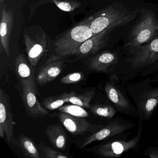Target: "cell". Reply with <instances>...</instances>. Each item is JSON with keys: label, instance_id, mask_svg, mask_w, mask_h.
Segmentation results:
<instances>
[{"label": "cell", "instance_id": "cell-9", "mask_svg": "<svg viewBox=\"0 0 158 158\" xmlns=\"http://www.w3.org/2000/svg\"><path fill=\"white\" fill-rule=\"evenodd\" d=\"M134 125L121 117L112 120L106 126L92 135L85 138L82 147L85 148L91 142L99 141L118 134L124 133L133 128Z\"/></svg>", "mask_w": 158, "mask_h": 158}, {"label": "cell", "instance_id": "cell-28", "mask_svg": "<svg viewBox=\"0 0 158 158\" xmlns=\"http://www.w3.org/2000/svg\"><path fill=\"white\" fill-rule=\"evenodd\" d=\"M145 154L151 158H158V146L150 147L146 151Z\"/></svg>", "mask_w": 158, "mask_h": 158}, {"label": "cell", "instance_id": "cell-22", "mask_svg": "<svg viewBox=\"0 0 158 158\" xmlns=\"http://www.w3.org/2000/svg\"><path fill=\"white\" fill-rule=\"evenodd\" d=\"M65 102H68L65 92L60 95L45 98L42 102L44 107L50 110L59 109Z\"/></svg>", "mask_w": 158, "mask_h": 158}, {"label": "cell", "instance_id": "cell-6", "mask_svg": "<svg viewBox=\"0 0 158 158\" xmlns=\"http://www.w3.org/2000/svg\"><path fill=\"white\" fill-rule=\"evenodd\" d=\"M94 16L90 28L93 36L105 30L125 25L136 17L135 12H123L113 7L103 10Z\"/></svg>", "mask_w": 158, "mask_h": 158}, {"label": "cell", "instance_id": "cell-27", "mask_svg": "<svg viewBox=\"0 0 158 158\" xmlns=\"http://www.w3.org/2000/svg\"><path fill=\"white\" fill-rule=\"evenodd\" d=\"M52 1L59 9L64 11H73L76 9L75 8H77V7H75L74 4L67 2H60L58 0H52Z\"/></svg>", "mask_w": 158, "mask_h": 158}, {"label": "cell", "instance_id": "cell-15", "mask_svg": "<svg viewBox=\"0 0 158 158\" xmlns=\"http://www.w3.org/2000/svg\"><path fill=\"white\" fill-rule=\"evenodd\" d=\"M60 60H48L40 68L36 77L39 85H45L52 82L60 74L64 66V61Z\"/></svg>", "mask_w": 158, "mask_h": 158}, {"label": "cell", "instance_id": "cell-20", "mask_svg": "<svg viewBox=\"0 0 158 158\" xmlns=\"http://www.w3.org/2000/svg\"><path fill=\"white\" fill-rule=\"evenodd\" d=\"M95 93L94 89L82 93H77L74 91L65 92L68 102L85 108L90 107V102L94 97Z\"/></svg>", "mask_w": 158, "mask_h": 158}, {"label": "cell", "instance_id": "cell-1", "mask_svg": "<svg viewBox=\"0 0 158 158\" xmlns=\"http://www.w3.org/2000/svg\"><path fill=\"white\" fill-rule=\"evenodd\" d=\"M158 61V35L129 54L123 61L119 62L112 74L117 76L121 81H128L139 75L147 67Z\"/></svg>", "mask_w": 158, "mask_h": 158}, {"label": "cell", "instance_id": "cell-24", "mask_svg": "<svg viewBox=\"0 0 158 158\" xmlns=\"http://www.w3.org/2000/svg\"><path fill=\"white\" fill-rule=\"evenodd\" d=\"M38 148L42 157L46 158H69V156L60 152L50 147L44 145L40 143L38 146Z\"/></svg>", "mask_w": 158, "mask_h": 158}, {"label": "cell", "instance_id": "cell-16", "mask_svg": "<svg viewBox=\"0 0 158 158\" xmlns=\"http://www.w3.org/2000/svg\"><path fill=\"white\" fill-rule=\"evenodd\" d=\"M14 14L12 10L3 9L2 12L0 26L1 45L8 57H10L9 42L13 24Z\"/></svg>", "mask_w": 158, "mask_h": 158}, {"label": "cell", "instance_id": "cell-10", "mask_svg": "<svg viewBox=\"0 0 158 158\" xmlns=\"http://www.w3.org/2000/svg\"><path fill=\"white\" fill-rule=\"evenodd\" d=\"M58 117L65 128L73 135H83L88 133L94 134L105 127L103 125L91 123L85 117L73 116L62 112L59 113Z\"/></svg>", "mask_w": 158, "mask_h": 158}, {"label": "cell", "instance_id": "cell-19", "mask_svg": "<svg viewBox=\"0 0 158 158\" xmlns=\"http://www.w3.org/2000/svg\"><path fill=\"white\" fill-rule=\"evenodd\" d=\"M14 146L20 148L26 158H40L38 148L36 146L34 141L26 135H20L15 139Z\"/></svg>", "mask_w": 158, "mask_h": 158}, {"label": "cell", "instance_id": "cell-13", "mask_svg": "<svg viewBox=\"0 0 158 158\" xmlns=\"http://www.w3.org/2000/svg\"><path fill=\"white\" fill-rule=\"evenodd\" d=\"M110 30H105L93 36L84 42L71 56H75V60H83L97 54L106 47L108 34Z\"/></svg>", "mask_w": 158, "mask_h": 158}, {"label": "cell", "instance_id": "cell-5", "mask_svg": "<svg viewBox=\"0 0 158 158\" xmlns=\"http://www.w3.org/2000/svg\"><path fill=\"white\" fill-rule=\"evenodd\" d=\"M158 34V20L154 14L148 12L141 17L130 33L127 44L130 54L143 46L144 43L152 40Z\"/></svg>", "mask_w": 158, "mask_h": 158}, {"label": "cell", "instance_id": "cell-11", "mask_svg": "<svg viewBox=\"0 0 158 158\" xmlns=\"http://www.w3.org/2000/svg\"><path fill=\"white\" fill-rule=\"evenodd\" d=\"M120 60V55L117 52L105 51L89 58L86 63L88 69L92 72L110 75Z\"/></svg>", "mask_w": 158, "mask_h": 158}, {"label": "cell", "instance_id": "cell-26", "mask_svg": "<svg viewBox=\"0 0 158 158\" xmlns=\"http://www.w3.org/2000/svg\"><path fill=\"white\" fill-rule=\"evenodd\" d=\"M154 78L153 79L158 81V61L154 64L147 67L144 71L140 74V76H147L149 75H153Z\"/></svg>", "mask_w": 158, "mask_h": 158}, {"label": "cell", "instance_id": "cell-18", "mask_svg": "<svg viewBox=\"0 0 158 158\" xmlns=\"http://www.w3.org/2000/svg\"><path fill=\"white\" fill-rule=\"evenodd\" d=\"M46 133L49 140L55 148L61 150L65 148L67 135L61 126L58 124L48 126L46 128Z\"/></svg>", "mask_w": 158, "mask_h": 158}, {"label": "cell", "instance_id": "cell-17", "mask_svg": "<svg viewBox=\"0 0 158 158\" xmlns=\"http://www.w3.org/2000/svg\"><path fill=\"white\" fill-rule=\"evenodd\" d=\"M15 71L21 83H28L36 89L33 66L28 64L23 54H19L16 57L15 60Z\"/></svg>", "mask_w": 158, "mask_h": 158}, {"label": "cell", "instance_id": "cell-8", "mask_svg": "<svg viewBox=\"0 0 158 158\" xmlns=\"http://www.w3.org/2000/svg\"><path fill=\"white\" fill-rule=\"evenodd\" d=\"M14 121L11 104L10 98L3 89L0 90V136L6 135L9 143L14 147L15 139L14 138Z\"/></svg>", "mask_w": 158, "mask_h": 158}, {"label": "cell", "instance_id": "cell-4", "mask_svg": "<svg viewBox=\"0 0 158 158\" xmlns=\"http://www.w3.org/2000/svg\"><path fill=\"white\" fill-rule=\"evenodd\" d=\"M121 81L116 75H110L104 85L106 97L118 112L138 117L137 109L129 99L127 90L122 86Z\"/></svg>", "mask_w": 158, "mask_h": 158}, {"label": "cell", "instance_id": "cell-25", "mask_svg": "<svg viewBox=\"0 0 158 158\" xmlns=\"http://www.w3.org/2000/svg\"><path fill=\"white\" fill-rule=\"evenodd\" d=\"M84 77V74L82 72H73L70 73L62 77L60 82L62 84L66 85L77 84L82 81Z\"/></svg>", "mask_w": 158, "mask_h": 158}, {"label": "cell", "instance_id": "cell-7", "mask_svg": "<svg viewBox=\"0 0 158 158\" xmlns=\"http://www.w3.org/2000/svg\"><path fill=\"white\" fill-rule=\"evenodd\" d=\"M143 122L139 121L136 135L134 137L128 139L111 140L95 147L91 151L99 157L116 158L129 151L136 150L142 135Z\"/></svg>", "mask_w": 158, "mask_h": 158}, {"label": "cell", "instance_id": "cell-21", "mask_svg": "<svg viewBox=\"0 0 158 158\" xmlns=\"http://www.w3.org/2000/svg\"><path fill=\"white\" fill-rule=\"evenodd\" d=\"M89 109L93 114L107 119H112L118 112L110 101L104 103H96L90 105Z\"/></svg>", "mask_w": 158, "mask_h": 158}, {"label": "cell", "instance_id": "cell-23", "mask_svg": "<svg viewBox=\"0 0 158 158\" xmlns=\"http://www.w3.org/2000/svg\"><path fill=\"white\" fill-rule=\"evenodd\" d=\"M59 111L66 113L68 114L77 117H87L89 116L88 113L83 109V107L78 105L72 104L62 106L58 109Z\"/></svg>", "mask_w": 158, "mask_h": 158}, {"label": "cell", "instance_id": "cell-2", "mask_svg": "<svg viewBox=\"0 0 158 158\" xmlns=\"http://www.w3.org/2000/svg\"><path fill=\"white\" fill-rule=\"evenodd\" d=\"M154 81L148 77L127 87V91L137 109L139 121H148L158 108V86L152 84Z\"/></svg>", "mask_w": 158, "mask_h": 158}, {"label": "cell", "instance_id": "cell-14", "mask_svg": "<svg viewBox=\"0 0 158 158\" xmlns=\"http://www.w3.org/2000/svg\"><path fill=\"white\" fill-rule=\"evenodd\" d=\"M27 59L30 65L36 66L47 50V39L44 32L39 34L35 39L28 35L25 36Z\"/></svg>", "mask_w": 158, "mask_h": 158}, {"label": "cell", "instance_id": "cell-29", "mask_svg": "<svg viewBox=\"0 0 158 158\" xmlns=\"http://www.w3.org/2000/svg\"><path fill=\"white\" fill-rule=\"evenodd\" d=\"M2 1H3V0H1V2H2Z\"/></svg>", "mask_w": 158, "mask_h": 158}, {"label": "cell", "instance_id": "cell-3", "mask_svg": "<svg viewBox=\"0 0 158 158\" xmlns=\"http://www.w3.org/2000/svg\"><path fill=\"white\" fill-rule=\"evenodd\" d=\"M94 16H91L79 23L67 31L55 43V54L48 60L62 59L71 56L86 40L93 36L90 28Z\"/></svg>", "mask_w": 158, "mask_h": 158}, {"label": "cell", "instance_id": "cell-12", "mask_svg": "<svg viewBox=\"0 0 158 158\" xmlns=\"http://www.w3.org/2000/svg\"><path fill=\"white\" fill-rule=\"evenodd\" d=\"M21 96L27 114L33 118H43L49 114L38 101L36 94L37 90L32 85L26 82H21Z\"/></svg>", "mask_w": 158, "mask_h": 158}]
</instances>
